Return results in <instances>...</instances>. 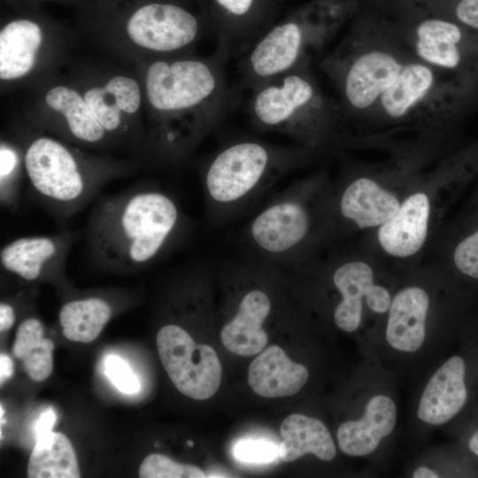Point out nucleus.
Wrapping results in <instances>:
<instances>
[{
    "mask_svg": "<svg viewBox=\"0 0 478 478\" xmlns=\"http://www.w3.org/2000/svg\"><path fill=\"white\" fill-rule=\"evenodd\" d=\"M251 90L248 113L256 127L290 136L309 147L327 139L341 112L322 94L309 64Z\"/></svg>",
    "mask_w": 478,
    "mask_h": 478,
    "instance_id": "4",
    "label": "nucleus"
},
{
    "mask_svg": "<svg viewBox=\"0 0 478 478\" xmlns=\"http://www.w3.org/2000/svg\"><path fill=\"white\" fill-rule=\"evenodd\" d=\"M453 262L461 274L478 280V226L457 244Z\"/></svg>",
    "mask_w": 478,
    "mask_h": 478,
    "instance_id": "33",
    "label": "nucleus"
},
{
    "mask_svg": "<svg viewBox=\"0 0 478 478\" xmlns=\"http://www.w3.org/2000/svg\"><path fill=\"white\" fill-rule=\"evenodd\" d=\"M412 477L414 478H437L439 477V474L430 468L420 466L413 472Z\"/></svg>",
    "mask_w": 478,
    "mask_h": 478,
    "instance_id": "38",
    "label": "nucleus"
},
{
    "mask_svg": "<svg viewBox=\"0 0 478 478\" xmlns=\"http://www.w3.org/2000/svg\"><path fill=\"white\" fill-rule=\"evenodd\" d=\"M281 442L279 458L284 462L294 461L311 453L321 460H332L336 453L335 443L325 424L304 414H291L280 427Z\"/></svg>",
    "mask_w": 478,
    "mask_h": 478,
    "instance_id": "21",
    "label": "nucleus"
},
{
    "mask_svg": "<svg viewBox=\"0 0 478 478\" xmlns=\"http://www.w3.org/2000/svg\"><path fill=\"white\" fill-rule=\"evenodd\" d=\"M54 343L43 338L42 343L22 359L23 367L31 380L42 382L53 369L52 351Z\"/></svg>",
    "mask_w": 478,
    "mask_h": 478,
    "instance_id": "31",
    "label": "nucleus"
},
{
    "mask_svg": "<svg viewBox=\"0 0 478 478\" xmlns=\"http://www.w3.org/2000/svg\"><path fill=\"white\" fill-rule=\"evenodd\" d=\"M305 155L301 147L253 138L239 139L220 148L202 173L210 222L220 225L231 220L297 167Z\"/></svg>",
    "mask_w": 478,
    "mask_h": 478,
    "instance_id": "3",
    "label": "nucleus"
},
{
    "mask_svg": "<svg viewBox=\"0 0 478 478\" xmlns=\"http://www.w3.org/2000/svg\"><path fill=\"white\" fill-rule=\"evenodd\" d=\"M27 474L29 478H79L78 461L69 439L52 431L37 437Z\"/></svg>",
    "mask_w": 478,
    "mask_h": 478,
    "instance_id": "26",
    "label": "nucleus"
},
{
    "mask_svg": "<svg viewBox=\"0 0 478 478\" xmlns=\"http://www.w3.org/2000/svg\"><path fill=\"white\" fill-rule=\"evenodd\" d=\"M397 421V407L388 396L376 395L366 405L363 417L343 423L337 430L340 450L350 456L372 453L389 436Z\"/></svg>",
    "mask_w": 478,
    "mask_h": 478,
    "instance_id": "15",
    "label": "nucleus"
},
{
    "mask_svg": "<svg viewBox=\"0 0 478 478\" xmlns=\"http://www.w3.org/2000/svg\"><path fill=\"white\" fill-rule=\"evenodd\" d=\"M228 52L217 47L209 58L173 55L152 61L145 73L148 102L161 116L158 155L168 160L174 124L179 121L184 156L217 127L235 103L225 66Z\"/></svg>",
    "mask_w": 478,
    "mask_h": 478,
    "instance_id": "2",
    "label": "nucleus"
},
{
    "mask_svg": "<svg viewBox=\"0 0 478 478\" xmlns=\"http://www.w3.org/2000/svg\"><path fill=\"white\" fill-rule=\"evenodd\" d=\"M235 457L246 463H266L279 457V446L264 439H243L234 447Z\"/></svg>",
    "mask_w": 478,
    "mask_h": 478,
    "instance_id": "32",
    "label": "nucleus"
},
{
    "mask_svg": "<svg viewBox=\"0 0 478 478\" xmlns=\"http://www.w3.org/2000/svg\"><path fill=\"white\" fill-rule=\"evenodd\" d=\"M465 362L459 356L446 360L428 381L420 400L418 418L428 424L449 421L463 407L467 393Z\"/></svg>",
    "mask_w": 478,
    "mask_h": 478,
    "instance_id": "14",
    "label": "nucleus"
},
{
    "mask_svg": "<svg viewBox=\"0 0 478 478\" xmlns=\"http://www.w3.org/2000/svg\"><path fill=\"white\" fill-rule=\"evenodd\" d=\"M113 313L112 304L103 297L89 296L66 302L58 318L62 334L70 341L89 343L95 340Z\"/></svg>",
    "mask_w": 478,
    "mask_h": 478,
    "instance_id": "25",
    "label": "nucleus"
},
{
    "mask_svg": "<svg viewBox=\"0 0 478 478\" xmlns=\"http://www.w3.org/2000/svg\"><path fill=\"white\" fill-rule=\"evenodd\" d=\"M43 326L35 318H28L23 320L16 333L12 352L19 359L25 358L42 341Z\"/></svg>",
    "mask_w": 478,
    "mask_h": 478,
    "instance_id": "34",
    "label": "nucleus"
},
{
    "mask_svg": "<svg viewBox=\"0 0 478 478\" xmlns=\"http://www.w3.org/2000/svg\"><path fill=\"white\" fill-rule=\"evenodd\" d=\"M309 377L307 368L289 358L277 345L267 347L251 363L248 382L258 395L281 397L297 394Z\"/></svg>",
    "mask_w": 478,
    "mask_h": 478,
    "instance_id": "17",
    "label": "nucleus"
},
{
    "mask_svg": "<svg viewBox=\"0 0 478 478\" xmlns=\"http://www.w3.org/2000/svg\"><path fill=\"white\" fill-rule=\"evenodd\" d=\"M104 373L119 391L127 395L139 391L140 382L137 375L120 356L111 354L105 358Z\"/></svg>",
    "mask_w": 478,
    "mask_h": 478,
    "instance_id": "30",
    "label": "nucleus"
},
{
    "mask_svg": "<svg viewBox=\"0 0 478 478\" xmlns=\"http://www.w3.org/2000/svg\"><path fill=\"white\" fill-rule=\"evenodd\" d=\"M129 39L160 55H178L197 42L204 22L187 9L172 3L154 2L138 8L127 22Z\"/></svg>",
    "mask_w": 478,
    "mask_h": 478,
    "instance_id": "10",
    "label": "nucleus"
},
{
    "mask_svg": "<svg viewBox=\"0 0 478 478\" xmlns=\"http://www.w3.org/2000/svg\"><path fill=\"white\" fill-rule=\"evenodd\" d=\"M186 228L187 218L173 196L141 186L98 197L81 234L89 262L132 271L166 257Z\"/></svg>",
    "mask_w": 478,
    "mask_h": 478,
    "instance_id": "1",
    "label": "nucleus"
},
{
    "mask_svg": "<svg viewBox=\"0 0 478 478\" xmlns=\"http://www.w3.org/2000/svg\"><path fill=\"white\" fill-rule=\"evenodd\" d=\"M332 282L342 297L335 308L334 320L345 332L359 327L363 297L377 313H384L390 306L389 291L374 283L373 271L365 262L351 260L338 265L332 274Z\"/></svg>",
    "mask_w": 478,
    "mask_h": 478,
    "instance_id": "13",
    "label": "nucleus"
},
{
    "mask_svg": "<svg viewBox=\"0 0 478 478\" xmlns=\"http://www.w3.org/2000/svg\"><path fill=\"white\" fill-rule=\"evenodd\" d=\"M341 0H313L272 24L245 50L239 64L247 89L309 64L318 47L344 12Z\"/></svg>",
    "mask_w": 478,
    "mask_h": 478,
    "instance_id": "6",
    "label": "nucleus"
},
{
    "mask_svg": "<svg viewBox=\"0 0 478 478\" xmlns=\"http://www.w3.org/2000/svg\"><path fill=\"white\" fill-rule=\"evenodd\" d=\"M283 0H206L207 24L217 47L245 51L272 24Z\"/></svg>",
    "mask_w": 478,
    "mask_h": 478,
    "instance_id": "11",
    "label": "nucleus"
},
{
    "mask_svg": "<svg viewBox=\"0 0 478 478\" xmlns=\"http://www.w3.org/2000/svg\"><path fill=\"white\" fill-rule=\"evenodd\" d=\"M434 84L430 66L422 61L405 63L396 81L379 99V105L388 116L402 118L426 98Z\"/></svg>",
    "mask_w": 478,
    "mask_h": 478,
    "instance_id": "23",
    "label": "nucleus"
},
{
    "mask_svg": "<svg viewBox=\"0 0 478 478\" xmlns=\"http://www.w3.org/2000/svg\"><path fill=\"white\" fill-rule=\"evenodd\" d=\"M16 320L15 310L11 304L1 303L0 305V330H9Z\"/></svg>",
    "mask_w": 478,
    "mask_h": 478,
    "instance_id": "36",
    "label": "nucleus"
},
{
    "mask_svg": "<svg viewBox=\"0 0 478 478\" xmlns=\"http://www.w3.org/2000/svg\"><path fill=\"white\" fill-rule=\"evenodd\" d=\"M25 173L35 199L51 215L66 220L96 198L125 169L86 161L61 142L36 137L24 153Z\"/></svg>",
    "mask_w": 478,
    "mask_h": 478,
    "instance_id": "5",
    "label": "nucleus"
},
{
    "mask_svg": "<svg viewBox=\"0 0 478 478\" xmlns=\"http://www.w3.org/2000/svg\"><path fill=\"white\" fill-rule=\"evenodd\" d=\"M404 64L388 50H371L351 55L335 53L324 66L337 82L343 105L359 112L378 103Z\"/></svg>",
    "mask_w": 478,
    "mask_h": 478,
    "instance_id": "9",
    "label": "nucleus"
},
{
    "mask_svg": "<svg viewBox=\"0 0 478 478\" xmlns=\"http://www.w3.org/2000/svg\"><path fill=\"white\" fill-rule=\"evenodd\" d=\"M187 443L190 446L193 444L191 441L187 442Z\"/></svg>",
    "mask_w": 478,
    "mask_h": 478,
    "instance_id": "40",
    "label": "nucleus"
},
{
    "mask_svg": "<svg viewBox=\"0 0 478 478\" xmlns=\"http://www.w3.org/2000/svg\"><path fill=\"white\" fill-rule=\"evenodd\" d=\"M428 5L478 33V0H423Z\"/></svg>",
    "mask_w": 478,
    "mask_h": 478,
    "instance_id": "29",
    "label": "nucleus"
},
{
    "mask_svg": "<svg viewBox=\"0 0 478 478\" xmlns=\"http://www.w3.org/2000/svg\"><path fill=\"white\" fill-rule=\"evenodd\" d=\"M312 182H295L277 193L243 227L244 251L289 268L305 261L314 221Z\"/></svg>",
    "mask_w": 478,
    "mask_h": 478,
    "instance_id": "7",
    "label": "nucleus"
},
{
    "mask_svg": "<svg viewBox=\"0 0 478 478\" xmlns=\"http://www.w3.org/2000/svg\"><path fill=\"white\" fill-rule=\"evenodd\" d=\"M13 373V364L12 358L2 353L0 355V382L3 384L9 380Z\"/></svg>",
    "mask_w": 478,
    "mask_h": 478,
    "instance_id": "37",
    "label": "nucleus"
},
{
    "mask_svg": "<svg viewBox=\"0 0 478 478\" xmlns=\"http://www.w3.org/2000/svg\"><path fill=\"white\" fill-rule=\"evenodd\" d=\"M141 478H203L204 473L198 467L177 463L162 454H150L139 468Z\"/></svg>",
    "mask_w": 478,
    "mask_h": 478,
    "instance_id": "28",
    "label": "nucleus"
},
{
    "mask_svg": "<svg viewBox=\"0 0 478 478\" xmlns=\"http://www.w3.org/2000/svg\"><path fill=\"white\" fill-rule=\"evenodd\" d=\"M397 197L368 178L351 182L341 194V215L352 220L358 228L382 225L399 209Z\"/></svg>",
    "mask_w": 478,
    "mask_h": 478,
    "instance_id": "19",
    "label": "nucleus"
},
{
    "mask_svg": "<svg viewBox=\"0 0 478 478\" xmlns=\"http://www.w3.org/2000/svg\"><path fill=\"white\" fill-rule=\"evenodd\" d=\"M80 235L81 232L65 230L54 235L15 238L1 248V266L27 281L60 276Z\"/></svg>",
    "mask_w": 478,
    "mask_h": 478,
    "instance_id": "12",
    "label": "nucleus"
},
{
    "mask_svg": "<svg viewBox=\"0 0 478 478\" xmlns=\"http://www.w3.org/2000/svg\"><path fill=\"white\" fill-rule=\"evenodd\" d=\"M157 349L170 380L183 395L205 400L218 390L222 367L216 351L198 344L177 324H166L157 334Z\"/></svg>",
    "mask_w": 478,
    "mask_h": 478,
    "instance_id": "8",
    "label": "nucleus"
},
{
    "mask_svg": "<svg viewBox=\"0 0 478 478\" xmlns=\"http://www.w3.org/2000/svg\"><path fill=\"white\" fill-rule=\"evenodd\" d=\"M20 158L11 145L0 149V202L11 212L17 211L20 197Z\"/></svg>",
    "mask_w": 478,
    "mask_h": 478,
    "instance_id": "27",
    "label": "nucleus"
},
{
    "mask_svg": "<svg viewBox=\"0 0 478 478\" xmlns=\"http://www.w3.org/2000/svg\"><path fill=\"white\" fill-rule=\"evenodd\" d=\"M83 97L107 134L116 132L123 114H133L141 104V90L135 80L123 75L111 78L104 86L88 89Z\"/></svg>",
    "mask_w": 478,
    "mask_h": 478,
    "instance_id": "22",
    "label": "nucleus"
},
{
    "mask_svg": "<svg viewBox=\"0 0 478 478\" xmlns=\"http://www.w3.org/2000/svg\"><path fill=\"white\" fill-rule=\"evenodd\" d=\"M428 215L429 201L425 194L407 197L379 229L378 239L383 250L399 258L416 253L426 239Z\"/></svg>",
    "mask_w": 478,
    "mask_h": 478,
    "instance_id": "16",
    "label": "nucleus"
},
{
    "mask_svg": "<svg viewBox=\"0 0 478 478\" xmlns=\"http://www.w3.org/2000/svg\"><path fill=\"white\" fill-rule=\"evenodd\" d=\"M42 32L35 22L19 19L9 22L0 32V78L14 81L33 69L42 43Z\"/></svg>",
    "mask_w": 478,
    "mask_h": 478,
    "instance_id": "20",
    "label": "nucleus"
},
{
    "mask_svg": "<svg viewBox=\"0 0 478 478\" xmlns=\"http://www.w3.org/2000/svg\"><path fill=\"white\" fill-rule=\"evenodd\" d=\"M56 413L53 409L45 410L39 417L35 428L36 438L51 431L55 421Z\"/></svg>",
    "mask_w": 478,
    "mask_h": 478,
    "instance_id": "35",
    "label": "nucleus"
},
{
    "mask_svg": "<svg viewBox=\"0 0 478 478\" xmlns=\"http://www.w3.org/2000/svg\"><path fill=\"white\" fill-rule=\"evenodd\" d=\"M46 104L59 113L66 132L76 141L86 144H97L106 137L101 126L83 96L66 86L51 88L45 95Z\"/></svg>",
    "mask_w": 478,
    "mask_h": 478,
    "instance_id": "24",
    "label": "nucleus"
},
{
    "mask_svg": "<svg viewBox=\"0 0 478 478\" xmlns=\"http://www.w3.org/2000/svg\"><path fill=\"white\" fill-rule=\"evenodd\" d=\"M429 299L427 292L419 287L399 291L389 306L386 328L389 344L405 352H414L425 339V323Z\"/></svg>",
    "mask_w": 478,
    "mask_h": 478,
    "instance_id": "18",
    "label": "nucleus"
},
{
    "mask_svg": "<svg viewBox=\"0 0 478 478\" xmlns=\"http://www.w3.org/2000/svg\"><path fill=\"white\" fill-rule=\"evenodd\" d=\"M469 448L476 456H478V430L470 438Z\"/></svg>",
    "mask_w": 478,
    "mask_h": 478,
    "instance_id": "39",
    "label": "nucleus"
}]
</instances>
